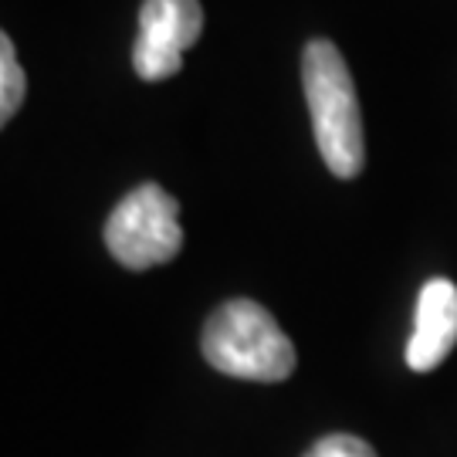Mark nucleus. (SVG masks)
Masks as SVG:
<instances>
[{"label":"nucleus","mask_w":457,"mask_h":457,"mask_svg":"<svg viewBox=\"0 0 457 457\" xmlns=\"http://www.w3.org/2000/svg\"><path fill=\"white\" fill-rule=\"evenodd\" d=\"M302 85H305L312 129H315V146L326 166L343 180L360 177L366 163L362 112L343 51L326 37L309 41L302 54Z\"/></svg>","instance_id":"1"},{"label":"nucleus","mask_w":457,"mask_h":457,"mask_svg":"<svg viewBox=\"0 0 457 457\" xmlns=\"http://www.w3.org/2000/svg\"><path fill=\"white\" fill-rule=\"evenodd\" d=\"M105 247L115 262L132 271L173 262L183 247L180 204L156 183L136 187L109 213Z\"/></svg>","instance_id":"3"},{"label":"nucleus","mask_w":457,"mask_h":457,"mask_svg":"<svg viewBox=\"0 0 457 457\" xmlns=\"http://www.w3.org/2000/svg\"><path fill=\"white\" fill-rule=\"evenodd\" d=\"M24 102V68L17 62L11 37L0 31V129L11 122Z\"/></svg>","instance_id":"6"},{"label":"nucleus","mask_w":457,"mask_h":457,"mask_svg":"<svg viewBox=\"0 0 457 457\" xmlns=\"http://www.w3.org/2000/svg\"><path fill=\"white\" fill-rule=\"evenodd\" d=\"M457 345V285L434 278L420 288L413 336L407 343V366L413 373L437 370Z\"/></svg>","instance_id":"5"},{"label":"nucleus","mask_w":457,"mask_h":457,"mask_svg":"<svg viewBox=\"0 0 457 457\" xmlns=\"http://www.w3.org/2000/svg\"><path fill=\"white\" fill-rule=\"evenodd\" d=\"M200 349L217 373L251 383H281L295 373L292 339L281 332L275 315L251 298H234L213 312Z\"/></svg>","instance_id":"2"},{"label":"nucleus","mask_w":457,"mask_h":457,"mask_svg":"<svg viewBox=\"0 0 457 457\" xmlns=\"http://www.w3.org/2000/svg\"><path fill=\"white\" fill-rule=\"evenodd\" d=\"M305 457H376V451L356 434H328L312 444Z\"/></svg>","instance_id":"7"},{"label":"nucleus","mask_w":457,"mask_h":457,"mask_svg":"<svg viewBox=\"0 0 457 457\" xmlns=\"http://www.w3.org/2000/svg\"><path fill=\"white\" fill-rule=\"evenodd\" d=\"M204 31L196 0H143L139 37L132 45V68L143 82H163L183 68V51Z\"/></svg>","instance_id":"4"}]
</instances>
